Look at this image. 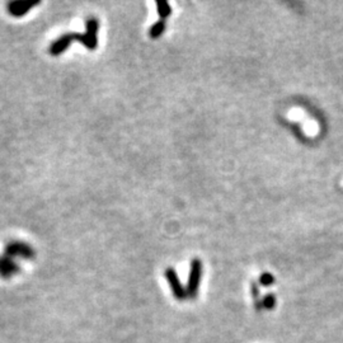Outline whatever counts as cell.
Instances as JSON below:
<instances>
[{"label": "cell", "mask_w": 343, "mask_h": 343, "mask_svg": "<svg viewBox=\"0 0 343 343\" xmlns=\"http://www.w3.org/2000/svg\"><path fill=\"white\" fill-rule=\"evenodd\" d=\"M100 22L96 18H88L85 22V33H77V42H80L88 50H96L98 46Z\"/></svg>", "instance_id": "6da1fadb"}, {"label": "cell", "mask_w": 343, "mask_h": 343, "mask_svg": "<svg viewBox=\"0 0 343 343\" xmlns=\"http://www.w3.org/2000/svg\"><path fill=\"white\" fill-rule=\"evenodd\" d=\"M4 253H5V255L10 257V258L20 257V258L24 259H33L34 255H36V250H34L29 244L20 240L9 241L5 245Z\"/></svg>", "instance_id": "7a4b0ae2"}, {"label": "cell", "mask_w": 343, "mask_h": 343, "mask_svg": "<svg viewBox=\"0 0 343 343\" xmlns=\"http://www.w3.org/2000/svg\"><path fill=\"white\" fill-rule=\"evenodd\" d=\"M202 277V262L200 259H193L192 263H191V269H190V276H188V282H187V296L190 298H195L199 292L200 282H201Z\"/></svg>", "instance_id": "3957f363"}, {"label": "cell", "mask_w": 343, "mask_h": 343, "mask_svg": "<svg viewBox=\"0 0 343 343\" xmlns=\"http://www.w3.org/2000/svg\"><path fill=\"white\" fill-rule=\"evenodd\" d=\"M165 278L168 280V284H169L172 292H173L174 298L178 299V300H183V299L187 298V290L185 289V286L181 284V280H179L178 275H177L176 269L172 268V267H168L165 269Z\"/></svg>", "instance_id": "277c9868"}, {"label": "cell", "mask_w": 343, "mask_h": 343, "mask_svg": "<svg viewBox=\"0 0 343 343\" xmlns=\"http://www.w3.org/2000/svg\"><path fill=\"white\" fill-rule=\"evenodd\" d=\"M38 4H40L38 0H17L8 4V11L13 17H23Z\"/></svg>", "instance_id": "5b68a950"}, {"label": "cell", "mask_w": 343, "mask_h": 343, "mask_svg": "<svg viewBox=\"0 0 343 343\" xmlns=\"http://www.w3.org/2000/svg\"><path fill=\"white\" fill-rule=\"evenodd\" d=\"M77 41V33H65L63 36H60L56 41L51 43L48 51H50V55L52 56H59V55L63 54L64 51H66L69 48V46L71 45L73 42Z\"/></svg>", "instance_id": "8992f818"}, {"label": "cell", "mask_w": 343, "mask_h": 343, "mask_svg": "<svg viewBox=\"0 0 343 343\" xmlns=\"http://www.w3.org/2000/svg\"><path fill=\"white\" fill-rule=\"evenodd\" d=\"M19 272V266L13 261V258L8 255L0 257V277L10 278L11 276L17 275Z\"/></svg>", "instance_id": "52a82bcc"}, {"label": "cell", "mask_w": 343, "mask_h": 343, "mask_svg": "<svg viewBox=\"0 0 343 343\" xmlns=\"http://www.w3.org/2000/svg\"><path fill=\"white\" fill-rule=\"evenodd\" d=\"M165 28H167V20L159 19L158 22H155L153 26L150 27L149 36H150L151 38H154V40H155V38H159L165 32Z\"/></svg>", "instance_id": "ba28073f"}, {"label": "cell", "mask_w": 343, "mask_h": 343, "mask_svg": "<svg viewBox=\"0 0 343 343\" xmlns=\"http://www.w3.org/2000/svg\"><path fill=\"white\" fill-rule=\"evenodd\" d=\"M156 10H158V14L160 17V19H167L170 14H172V6L168 1L165 0H158L156 1Z\"/></svg>", "instance_id": "9c48e42d"}, {"label": "cell", "mask_w": 343, "mask_h": 343, "mask_svg": "<svg viewBox=\"0 0 343 343\" xmlns=\"http://www.w3.org/2000/svg\"><path fill=\"white\" fill-rule=\"evenodd\" d=\"M273 281H275V278H273V276L268 272L262 273L261 277H259V282H261L263 286H271V285L273 284Z\"/></svg>", "instance_id": "30bf717a"}, {"label": "cell", "mask_w": 343, "mask_h": 343, "mask_svg": "<svg viewBox=\"0 0 343 343\" xmlns=\"http://www.w3.org/2000/svg\"><path fill=\"white\" fill-rule=\"evenodd\" d=\"M275 303H276V299L272 294H269V295H267L266 298L263 299V305L266 306L267 309H272Z\"/></svg>", "instance_id": "8fae6325"}]
</instances>
